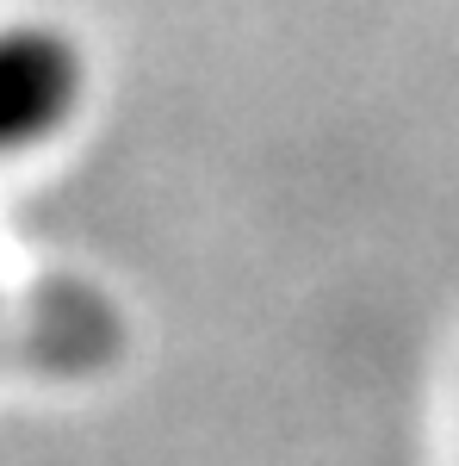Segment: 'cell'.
Returning <instances> with one entry per match:
<instances>
[{
	"instance_id": "6da1fadb",
	"label": "cell",
	"mask_w": 459,
	"mask_h": 466,
	"mask_svg": "<svg viewBox=\"0 0 459 466\" xmlns=\"http://www.w3.org/2000/svg\"><path fill=\"white\" fill-rule=\"evenodd\" d=\"M81 94V56L56 32H6L0 37V149L44 144Z\"/></svg>"
}]
</instances>
